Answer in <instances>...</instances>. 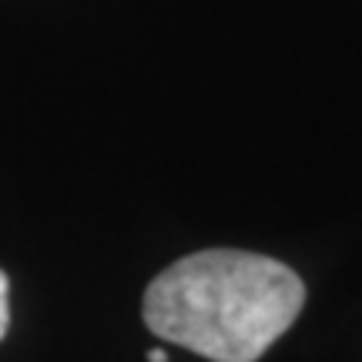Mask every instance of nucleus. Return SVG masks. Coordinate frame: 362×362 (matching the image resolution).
Returning a JSON list of instances; mask_svg holds the SVG:
<instances>
[{
    "mask_svg": "<svg viewBox=\"0 0 362 362\" xmlns=\"http://www.w3.org/2000/svg\"><path fill=\"white\" fill-rule=\"evenodd\" d=\"M305 305V285L285 262L208 248L171 262L144 292V325L211 362H259Z\"/></svg>",
    "mask_w": 362,
    "mask_h": 362,
    "instance_id": "f257e3e1",
    "label": "nucleus"
},
{
    "mask_svg": "<svg viewBox=\"0 0 362 362\" xmlns=\"http://www.w3.org/2000/svg\"><path fill=\"white\" fill-rule=\"evenodd\" d=\"M7 329H11V282L0 272V339L7 336Z\"/></svg>",
    "mask_w": 362,
    "mask_h": 362,
    "instance_id": "f03ea898",
    "label": "nucleus"
},
{
    "mask_svg": "<svg viewBox=\"0 0 362 362\" xmlns=\"http://www.w3.org/2000/svg\"><path fill=\"white\" fill-rule=\"evenodd\" d=\"M148 362H168V352H165V349H151V352H148Z\"/></svg>",
    "mask_w": 362,
    "mask_h": 362,
    "instance_id": "7ed1b4c3",
    "label": "nucleus"
}]
</instances>
